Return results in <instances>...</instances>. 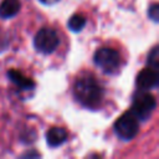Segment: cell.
<instances>
[{
    "instance_id": "obj_6",
    "label": "cell",
    "mask_w": 159,
    "mask_h": 159,
    "mask_svg": "<svg viewBox=\"0 0 159 159\" xmlns=\"http://www.w3.org/2000/svg\"><path fill=\"white\" fill-rule=\"evenodd\" d=\"M158 82H159L158 71L155 68H152V67L143 68L138 73L137 80H135L137 87L139 89H143V91H149V89L155 88L158 86Z\"/></svg>"
},
{
    "instance_id": "obj_3",
    "label": "cell",
    "mask_w": 159,
    "mask_h": 159,
    "mask_svg": "<svg viewBox=\"0 0 159 159\" xmlns=\"http://www.w3.org/2000/svg\"><path fill=\"white\" fill-rule=\"evenodd\" d=\"M138 130H139L138 119L130 111H128V112L123 113L120 117H118V119L114 123V132H116L117 137L123 140L133 139L138 134Z\"/></svg>"
},
{
    "instance_id": "obj_4",
    "label": "cell",
    "mask_w": 159,
    "mask_h": 159,
    "mask_svg": "<svg viewBox=\"0 0 159 159\" xmlns=\"http://www.w3.org/2000/svg\"><path fill=\"white\" fill-rule=\"evenodd\" d=\"M93 60H94L96 66H98L106 73L114 72L120 65L119 53L116 50L109 48V47H102V48L97 50Z\"/></svg>"
},
{
    "instance_id": "obj_5",
    "label": "cell",
    "mask_w": 159,
    "mask_h": 159,
    "mask_svg": "<svg viewBox=\"0 0 159 159\" xmlns=\"http://www.w3.org/2000/svg\"><path fill=\"white\" fill-rule=\"evenodd\" d=\"M60 45L58 35L55 30L43 27L37 31L34 39V46L39 52L42 53H52L57 46Z\"/></svg>"
},
{
    "instance_id": "obj_12",
    "label": "cell",
    "mask_w": 159,
    "mask_h": 159,
    "mask_svg": "<svg viewBox=\"0 0 159 159\" xmlns=\"http://www.w3.org/2000/svg\"><path fill=\"white\" fill-rule=\"evenodd\" d=\"M148 16L154 21V22H158L159 21V5L157 2L152 4L149 6V10H148Z\"/></svg>"
},
{
    "instance_id": "obj_2",
    "label": "cell",
    "mask_w": 159,
    "mask_h": 159,
    "mask_svg": "<svg viewBox=\"0 0 159 159\" xmlns=\"http://www.w3.org/2000/svg\"><path fill=\"white\" fill-rule=\"evenodd\" d=\"M155 106H157L155 97L152 93H149L148 91L140 89L133 96L130 112L135 116L137 119L147 120V119H149L153 111L155 109Z\"/></svg>"
},
{
    "instance_id": "obj_10",
    "label": "cell",
    "mask_w": 159,
    "mask_h": 159,
    "mask_svg": "<svg viewBox=\"0 0 159 159\" xmlns=\"http://www.w3.org/2000/svg\"><path fill=\"white\" fill-rule=\"evenodd\" d=\"M84 25H86V19H84V16H82V15H80V14L72 15V16L70 17V20H68V24H67L68 29H70L71 31H73V32L81 31V30L84 27Z\"/></svg>"
},
{
    "instance_id": "obj_8",
    "label": "cell",
    "mask_w": 159,
    "mask_h": 159,
    "mask_svg": "<svg viewBox=\"0 0 159 159\" xmlns=\"http://www.w3.org/2000/svg\"><path fill=\"white\" fill-rule=\"evenodd\" d=\"M46 140L50 147H58L67 140V132L61 127H52L46 133Z\"/></svg>"
},
{
    "instance_id": "obj_11",
    "label": "cell",
    "mask_w": 159,
    "mask_h": 159,
    "mask_svg": "<svg viewBox=\"0 0 159 159\" xmlns=\"http://www.w3.org/2000/svg\"><path fill=\"white\" fill-rule=\"evenodd\" d=\"M147 62H148L149 67L158 70V67H159V48H158V46H154L150 50L148 58H147Z\"/></svg>"
},
{
    "instance_id": "obj_7",
    "label": "cell",
    "mask_w": 159,
    "mask_h": 159,
    "mask_svg": "<svg viewBox=\"0 0 159 159\" xmlns=\"http://www.w3.org/2000/svg\"><path fill=\"white\" fill-rule=\"evenodd\" d=\"M7 77H9L19 88H21V89H24V91H29V89H32V88L35 87V82H34L31 78L24 76V73H21V72L17 71V70H14V68L9 70V71H7Z\"/></svg>"
},
{
    "instance_id": "obj_13",
    "label": "cell",
    "mask_w": 159,
    "mask_h": 159,
    "mask_svg": "<svg viewBox=\"0 0 159 159\" xmlns=\"http://www.w3.org/2000/svg\"><path fill=\"white\" fill-rule=\"evenodd\" d=\"M41 2H43V4H50V2H52L53 0H40Z\"/></svg>"
},
{
    "instance_id": "obj_9",
    "label": "cell",
    "mask_w": 159,
    "mask_h": 159,
    "mask_svg": "<svg viewBox=\"0 0 159 159\" xmlns=\"http://www.w3.org/2000/svg\"><path fill=\"white\" fill-rule=\"evenodd\" d=\"M20 0H2L0 4V17L10 19L20 11Z\"/></svg>"
},
{
    "instance_id": "obj_1",
    "label": "cell",
    "mask_w": 159,
    "mask_h": 159,
    "mask_svg": "<svg viewBox=\"0 0 159 159\" xmlns=\"http://www.w3.org/2000/svg\"><path fill=\"white\" fill-rule=\"evenodd\" d=\"M76 99L84 107L94 109L99 107L103 99V89L93 76L80 77L73 87Z\"/></svg>"
}]
</instances>
